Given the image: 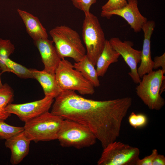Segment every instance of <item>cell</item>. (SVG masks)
<instances>
[{"instance_id":"obj_29","label":"cell","mask_w":165,"mask_h":165,"mask_svg":"<svg viewBox=\"0 0 165 165\" xmlns=\"http://www.w3.org/2000/svg\"><path fill=\"white\" fill-rule=\"evenodd\" d=\"M165 80H164L160 88V94L163 92L165 90Z\"/></svg>"},{"instance_id":"obj_30","label":"cell","mask_w":165,"mask_h":165,"mask_svg":"<svg viewBox=\"0 0 165 165\" xmlns=\"http://www.w3.org/2000/svg\"><path fill=\"white\" fill-rule=\"evenodd\" d=\"M1 70V67L0 66V71ZM1 74H1V72H0V88H1L3 86V85L2 84V83L1 80Z\"/></svg>"},{"instance_id":"obj_15","label":"cell","mask_w":165,"mask_h":165,"mask_svg":"<svg viewBox=\"0 0 165 165\" xmlns=\"http://www.w3.org/2000/svg\"><path fill=\"white\" fill-rule=\"evenodd\" d=\"M17 12L24 23L27 33L33 41L48 38L46 29L37 17L19 9Z\"/></svg>"},{"instance_id":"obj_24","label":"cell","mask_w":165,"mask_h":165,"mask_svg":"<svg viewBox=\"0 0 165 165\" xmlns=\"http://www.w3.org/2000/svg\"><path fill=\"white\" fill-rule=\"evenodd\" d=\"M127 4V0H108L101 7V12H107L120 9Z\"/></svg>"},{"instance_id":"obj_18","label":"cell","mask_w":165,"mask_h":165,"mask_svg":"<svg viewBox=\"0 0 165 165\" xmlns=\"http://www.w3.org/2000/svg\"><path fill=\"white\" fill-rule=\"evenodd\" d=\"M74 68L80 72L82 76L94 87L100 86L95 66L89 59L86 55L80 61L75 63Z\"/></svg>"},{"instance_id":"obj_14","label":"cell","mask_w":165,"mask_h":165,"mask_svg":"<svg viewBox=\"0 0 165 165\" xmlns=\"http://www.w3.org/2000/svg\"><path fill=\"white\" fill-rule=\"evenodd\" d=\"M31 141L24 131L6 140L5 145L11 151L12 165L19 164L28 154Z\"/></svg>"},{"instance_id":"obj_5","label":"cell","mask_w":165,"mask_h":165,"mask_svg":"<svg viewBox=\"0 0 165 165\" xmlns=\"http://www.w3.org/2000/svg\"><path fill=\"white\" fill-rule=\"evenodd\" d=\"M57 139L62 147L79 149L94 145L97 139L86 126L73 120L64 119L59 131Z\"/></svg>"},{"instance_id":"obj_4","label":"cell","mask_w":165,"mask_h":165,"mask_svg":"<svg viewBox=\"0 0 165 165\" xmlns=\"http://www.w3.org/2000/svg\"><path fill=\"white\" fill-rule=\"evenodd\" d=\"M82 36L86 46V55L95 66L106 40L97 17L90 12L85 13Z\"/></svg>"},{"instance_id":"obj_25","label":"cell","mask_w":165,"mask_h":165,"mask_svg":"<svg viewBox=\"0 0 165 165\" xmlns=\"http://www.w3.org/2000/svg\"><path fill=\"white\" fill-rule=\"evenodd\" d=\"M73 6L77 9L83 11L84 13L90 12L92 5L97 0H71Z\"/></svg>"},{"instance_id":"obj_12","label":"cell","mask_w":165,"mask_h":165,"mask_svg":"<svg viewBox=\"0 0 165 165\" xmlns=\"http://www.w3.org/2000/svg\"><path fill=\"white\" fill-rule=\"evenodd\" d=\"M41 56L44 65V70L53 74L62 59L57 51L53 42L48 39H39L34 41Z\"/></svg>"},{"instance_id":"obj_11","label":"cell","mask_w":165,"mask_h":165,"mask_svg":"<svg viewBox=\"0 0 165 165\" xmlns=\"http://www.w3.org/2000/svg\"><path fill=\"white\" fill-rule=\"evenodd\" d=\"M127 4L118 10L107 12H101L102 17L109 19L113 15L119 16L123 18L135 32H140L147 19L140 12L138 7L137 0H127Z\"/></svg>"},{"instance_id":"obj_19","label":"cell","mask_w":165,"mask_h":165,"mask_svg":"<svg viewBox=\"0 0 165 165\" xmlns=\"http://www.w3.org/2000/svg\"><path fill=\"white\" fill-rule=\"evenodd\" d=\"M14 92L12 88L5 83L0 88V119L5 120L11 114L6 110V108L13 101Z\"/></svg>"},{"instance_id":"obj_28","label":"cell","mask_w":165,"mask_h":165,"mask_svg":"<svg viewBox=\"0 0 165 165\" xmlns=\"http://www.w3.org/2000/svg\"><path fill=\"white\" fill-rule=\"evenodd\" d=\"M165 157L163 155L159 154L156 155L152 162V165H165Z\"/></svg>"},{"instance_id":"obj_7","label":"cell","mask_w":165,"mask_h":165,"mask_svg":"<svg viewBox=\"0 0 165 165\" xmlns=\"http://www.w3.org/2000/svg\"><path fill=\"white\" fill-rule=\"evenodd\" d=\"M55 75L61 92L66 90L76 91L82 95H93L95 92L93 85L74 68L70 62L64 58L60 62Z\"/></svg>"},{"instance_id":"obj_17","label":"cell","mask_w":165,"mask_h":165,"mask_svg":"<svg viewBox=\"0 0 165 165\" xmlns=\"http://www.w3.org/2000/svg\"><path fill=\"white\" fill-rule=\"evenodd\" d=\"M120 54L112 47L109 40L106 41L103 51L96 62V70L98 77H103L110 65L118 61Z\"/></svg>"},{"instance_id":"obj_6","label":"cell","mask_w":165,"mask_h":165,"mask_svg":"<svg viewBox=\"0 0 165 165\" xmlns=\"http://www.w3.org/2000/svg\"><path fill=\"white\" fill-rule=\"evenodd\" d=\"M161 69L144 75L136 88L137 96L152 110H159L164 106L165 101L160 92L161 85L165 79Z\"/></svg>"},{"instance_id":"obj_22","label":"cell","mask_w":165,"mask_h":165,"mask_svg":"<svg viewBox=\"0 0 165 165\" xmlns=\"http://www.w3.org/2000/svg\"><path fill=\"white\" fill-rule=\"evenodd\" d=\"M24 131V127H16L7 124L0 119V139L7 140Z\"/></svg>"},{"instance_id":"obj_3","label":"cell","mask_w":165,"mask_h":165,"mask_svg":"<svg viewBox=\"0 0 165 165\" xmlns=\"http://www.w3.org/2000/svg\"><path fill=\"white\" fill-rule=\"evenodd\" d=\"M64 119L47 112L25 122L24 131L31 141L35 142L57 140Z\"/></svg>"},{"instance_id":"obj_20","label":"cell","mask_w":165,"mask_h":165,"mask_svg":"<svg viewBox=\"0 0 165 165\" xmlns=\"http://www.w3.org/2000/svg\"><path fill=\"white\" fill-rule=\"evenodd\" d=\"M5 64L9 72H11L21 79H33L32 69H29L10 59L7 58L5 61Z\"/></svg>"},{"instance_id":"obj_2","label":"cell","mask_w":165,"mask_h":165,"mask_svg":"<svg viewBox=\"0 0 165 165\" xmlns=\"http://www.w3.org/2000/svg\"><path fill=\"white\" fill-rule=\"evenodd\" d=\"M57 51L62 58L68 57L75 62L86 55V48L78 33L68 26H58L49 31Z\"/></svg>"},{"instance_id":"obj_16","label":"cell","mask_w":165,"mask_h":165,"mask_svg":"<svg viewBox=\"0 0 165 165\" xmlns=\"http://www.w3.org/2000/svg\"><path fill=\"white\" fill-rule=\"evenodd\" d=\"M34 79L40 84L45 96L55 98L61 92L56 83L55 74L48 72L44 69L39 71L32 69Z\"/></svg>"},{"instance_id":"obj_26","label":"cell","mask_w":165,"mask_h":165,"mask_svg":"<svg viewBox=\"0 0 165 165\" xmlns=\"http://www.w3.org/2000/svg\"><path fill=\"white\" fill-rule=\"evenodd\" d=\"M157 149H153L151 153L142 159H139L136 163V165H152L154 159L158 154Z\"/></svg>"},{"instance_id":"obj_27","label":"cell","mask_w":165,"mask_h":165,"mask_svg":"<svg viewBox=\"0 0 165 165\" xmlns=\"http://www.w3.org/2000/svg\"><path fill=\"white\" fill-rule=\"evenodd\" d=\"M153 69H157L161 67V69L165 73V53L160 56H157L154 58Z\"/></svg>"},{"instance_id":"obj_13","label":"cell","mask_w":165,"mask_h":165,"mask_svg":"<svg viewBox=\"0 0 165 165\" xmlns=\"http://www.w3.org/2000/svg\"><path fill=\"white\" fill-rule=\"evenodd\" d=\"M155 27V22L149 20L143 25L142 28L144 32V38L141 50L140 64L137 68L138 73L141 78L144 75L153 71V61L151 56L150 40Z\"/></svg>"},{"instance_id":"obj_1","label":"cell","mask_w":165,"mask_h":165,"mask_svg":"<svg viewBox=\"0 0 165 165\" xmlns=\"http://www.w3.org/2000/svg\"><path fill=\"white\" fill-rule=\"evenodd\" d=\"M55 99L51 112L88 127L103 148L119 137L122 121L132 103L130 97L97 101L69 90L61 91Z\"/></svg>"},{"instance_id":"obj_21","label":"cell","mask_w":165,"mask_h":165,"mask_svg":"<svg viewBox=\"0 0 165 165\" xmlns=\"http://www.w3.org/2000/svg\"><path fill=\"white\" fill-rule=\"evenodd\" d=\"M15 47L10 40L0 38V66L2 74L8 72L5 61L14 52Z\"/></svg>"},{"instance_id":"obj_9","label":"cell","mask_w":165,"mask_h":165,"mask_svg":"<svg viewBox=\"0 0 165 165\" xmlns=\"http://www.w3.org/2000/svg\"><path fill=\"white\" fill-rule=\"evenodd\" d=\"M54 98L45 96L42 99L32 102L20 104H9L6 110L10 114L16 115L19 119L26 122L49 112Z\"/></svg>"},{"instance_id":"obj_23","label":"cell","mask_w":165,"mask_h":165,"mask_svg":"<svg viewBox=\"0 0 165 165\" xmlns=\"http://www.w3.org/2000/svg\"><path fill=\"white\" fill-rule=\"evenodd\" d=\"M130 125L134 128H141L145 127L148 121L147 116L142 113L136 114L132 112L128 118Z\"/></svg>"},{"instance_id":"obj_8","label":"cell","mask_w":165,"mask_h":165,"mask_svg":"<svg viewBox=\"0 0 165 165\" xmlns=\"http://www.w3.org/2000/svg\"><path fill=\"white\" fill-rule=\"evenodd\" d=\"M140 151L137 147L116 141L103 148L98 165H136Z\"/></svg>"},{"instance_id":"obj_10","label":"cell","mask_w":165,"mask_h":165,"mask_svg":"<svg viewBox=\"0 0 165 165\" xmlns=\"http://www.w3.org/2000/svg\"><path fill=\"white\" fill-rule=\"evenodd\" d=\"M109 41L112 48L122 56L130 68V71L128 74L134 82L138 84L141 80L137 72L138 65L141 61V50L133 48L130 42L122 41L119 38H112Z\"/></svg>"}]
</instances>
